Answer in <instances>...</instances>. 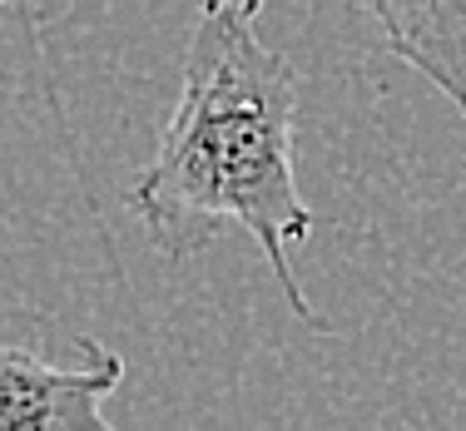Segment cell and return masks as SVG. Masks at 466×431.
<instances>
[{"label":"cell","instance_id":"cell-1","mask_svg":"<svg viewBox=\"0 0 466 431\" xmlns=\"http://www.w3.org/2000/svg\"><path fill=\"white\" fill-rule=\"evenodd\" d=\"M293 125L298 70L263 40L258 0H214L188 30L179 105L129 204L169 258L198 253L224 224L248 228L288 307L313 317L293 273V243L313 234L293 174Z\"/></svg>","mask_w":466,"mask_h":431},{"label":"cell","instance_id":"cell-2","mask_svg":"<svg viewBox=\"0 0 466 431\" xmlns=\"http://www.w3.org/2000/svg\"><path fill=\"white\" fill-rule=\"evenodd\" d=\"M80 367H55L0 342V431H115L105 396L125 382V357L80 337Z\"/></svg>","mask_w":466,"mask_h":431},{"label":"cell","instance_id":"cell-3","mask_svg":"<svg viewBox=\"0 0 466 431\" xmlns=\"http://www.w3.org/2000/svg\"><path fill=\"white\" fill-rule=\"evenodd\" d=\"M368 15L387 30V50L417 65L466 115V5H397L372 0Z\"/></svg>","mask_w":466,"mask_h":431}]
</instances>
